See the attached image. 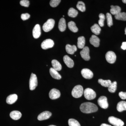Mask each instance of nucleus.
I'll return each instance as SVG.
<instances>
[{
  "label": "nucleus",
  "instance_id": "1",
  "mask_svg": "<svg viewBox=\"0 0 126 126\" xmlns=\"http://www.w3.org/2000/svg\"><path fill=\"white\" fill-rule=\"evenodd\" d=\"M80 109L82 112L89 113L96 112L98 108L94 104L88 102L82 103L80 106Z\"/></svg>",
  "mask_w": 126,
  "mask_h": 126
},
{
  "label": "nucleus",
  "instance_id": "2",
  "mask_svg": "<svg viewBox=\"0 0 126 126\" xmlns=\"http://www.w3.org/2000/svg\"><path fill=\"white\" fill-rule=\"evenodd\" d=\"M84 92L83 89L81 85H77L73 89L72 92V96L75 98L80 97Z\"/></svg>",
  "mask_w": 126,
  "mask_h": 126
},
{
  "label": "nucleus",
  "instance_id": "3",
  "mask_svg": "<svg viewBox=\"0 0 126 126\" xmlns=\"http://www.w3.org/2000/svg\"><path fill=\"white\" fill-rule=\"evenodd\" d=\"M84 96L88 100H92L95 98L96 93L94 90L90 88L85 89L83 92Z\"/></svg>",
  "mask_w": 126,
  "mask_h": 126
},
{
  "label": "nucleus",
  "instance_id": "4",
  "mask_svg": "<svg viewBox=\"0 0 126 126\" xmlns=\"http://www.w3.org/2000/svg\"><path fill=\"white\" fill-rule=\"evenodd\" d=\"M55 23L54 20L52 19H49L43 25V30L46 32L50 31L54 27Z\"/></svg>",
  "mask_w": 126,
  "mask_h": 126
},
{
  "label": "nucleus",
  "instance_id": "5",
  "mask_svg": "<svg viewBox=\"0 0 126 126\" xmlns=\"http://www.w3.org/2000/svg\"><path fill=\"white\" fill-rule=\"evenodd\" d=\"M38 79L36 75L32 73L29 81L30 90H33L35 89L38 86Z\"/></svg>",
  "mask_w": 126,
  "mask_h": 126
},
{
  "label": "nucleus",
  "instance_id": "6",
  "mask_svg": "<svg viewBox=\"0 0 126 126\" xmlns=\"http://www.w3.org/2000/svg\"><path fill=\"white\" fill-rule=\"evenodd\" d=\"M108 121L110 124L115 126H123L124 125V122L115 117L110 116L109 117Z\"/></svg>",
  "mask_w": 126,
  "mask_h": 126
},
{
  "label": "nucleus",
  "instance_id": "7",
  "mask_svg": "<svg viewBox=\"0 0 126 126\" xmlns=\"http://www.w3.org/2000/svg\"><path fill=\"white\" fill-rule=\"evenodd\" d=\"M106 60L108 63L113 64L115 63L116 59V56L115 53L112 51H109L106 55Z\"/></svg>",
  "mask_w": 126,
  "mask_h": 126
},
{
  "label": "nucleus",
  "instance_id": "8",
  "mask_svg": "<svg viewBox=\"0 0 126 126\" xmlns=\"http://www.w3.org/2000/svg\"><path fill=\"white\" fill-rule=\"evenodd\" d=\"M98 103L101 108L106 109L108 107L109 104L107 101V98L105 96L99 97L98 99Z\"/></svg>",
  "mask_w": 126,
  "mask_h": 126
},
{
  "label": "nucleus",
  "instance_id": "9",
  "mask_svg": "<svg viewBox=\"0 0 126 126\" xmlns=\"http://www.w3.org/2000/svg\"><path fill=\"white\" fill-rule=\"evenodd\" d=\"M54 45L53 41L51 39H47L41 43V47L43 49H47L52 48Z\"/></svg>",
  "mask_w": 126,
  "mask_h": 126
},
{
  "label": "nucleus",
  "instance_id": "10",
  "mask_svg": "<svg viewBox=\"0 0 126 126\" xmlns=\"http://www.w3.org/2000/svg\"><path fill=\"white\" fill-rule=\"evenodd\" d=\"M81 57L86 61H89L90 59L89 55V49L87 46L84 47L80 52Z\"/></svg>",
  "mask_w": 126,
  "mask_h": 126
},
{
  "label": "nucleus",
  "instance_id": "11",
  "mask_svg": "<svg viewBox=\"0 0 126 126\" xmlns=\"http://www.w3.org/2000/svg\"><path fill=\"white\" fill-rule=\"evenodd\" d=\"M81 73L82 77L87 79H90L93 77V72L88 69L84 68L82 69Z\"/></svg>",
  "mask_w": 126,
  "mask_h": 126
},
{
  "label": "nucleus",
  "instance_id": "12",
  "mask_svg": "<svg viewBox=\"0 0 126 126\" xmlns=\"http://www.w3.org/2000/svg\"><path fill=\"white\" fill-rule=\"evenodd\" d=\"M49 95L50 99H55L58 98L60 97L61 93L59 90L56 89L54 88L50 91Z\"/></svg>",
  "mask_w": 126,
  "mask_h": 126
},
{
  "label": "nucleus",
  "instance_id": "13",
  "mask_svg": "<svg viewBox=\"0 0 126 126\" xmlns=\"http://www.w3.org/2000/svg\"><path fill=\"white\" fill-rule=\"evenodd\" d=\"M52 113L48 111H45L38 115V119L39 121H43L49 119L52 116Z\"/></svg>",
  "mask_w": 126,
  "mask_h": 126
},
{
  "label": "nucleus",
  "instance_id": "14",
  "mask_svg": "<svg viewBox=\"0 0 126 126\" xmlns=\"http://www.w3.org/2000/svg\"><path fill=\"white\" fill-rule=\"evenodd\" d=\"M41 34L40 26L39 24L35 25L33 30V35L34 38L38 39Z\"/></svg>",
  "mask_w": 126,
  "mask_h": 126
},
{
  "label": "nucleus",
  "instance_id": "15",
  "mask_svg": "<svg viewBox=\"0 0 126 126\" xmlns=\"http://www.w3.org/2000/svg\"><path fill=\"white\" fill-rule=\"evenodd\" d=\"M90 43L94 47H98L99 46L100 39L96 35H93L90 38Z\"/></svg>",
  "mask_w": 126,
  "mask_h": 126
},
{
  "label": "nucleus",
  "instance_id": "16",
  "mask_svg": "<svg viewBox=\"0 0 126 126\" xmlns=\"http://www.w3.org/2000/svg\"><path fill=\"white\" fill-rule=\"evenodd\" d=\"M63 61L68 67L72 68L74 67V62L73 60L68 55H65L63 57Z\"/></svg>",
  "mask_w": 126,
  "mask_h": 126
},
{
  "label": "nucleus",
  "instance_id": "17",
  "mask_svg": "<svg viewBox=\"0 0 126 126\" xmlns=\"http://www.w3.org/2000/svg\"><path fill=\"white\" fill-rule=\"evenodd\" d=\"M18 99V96L16 94H12L9 95L6 98V103L8 104H13Z\"/></svg>",
  "mask_w": 126,
  "mask_h": 126
},
{
  "label": "nucleus",
  "instance_id": "18",
  "mask_svg": "<svg viewBox=\"0 0 126 126\" xmlns=\"http://www.w3.org/2000/svg\"><path fill=\"white\" fill-rule=\"evenodd\" d=\"M65 49L66 52L68 54H73L75 52L77 51V47L75 45H71L67 44L65 46Z\"/></svg>",
  "mask_w": 126,
  "mask_h": 126
},
{
  "label": "nucleus",
  "instance_id": "19",
  "mask_svg": "<svg viewBox=\"0 0 126 126\" xmlns=\"http://www.w3.org/2000/svg\"><path fill=\"white\" fill-rule=\"evenodd\" d=\"M21 116L22 114L21 113L18 111H13L10 113V117L15 120H17L20 119Z\"/></svg>",
  "mask_w": 126,
  "mask_h": 126
},
{
  "label": "nucleus",
  "instance_id": "20",
  "mask_svg": "<svg viewBox=\"0 0 126 126\" xmlns=\"http://www.w3.org/2000/svg\"><path fill=\"white\" fill-rule=\"evenodd\" d=\"M49 73L52 78L56 79H60L61 78V76L59 73L58 71H56L53 68L50 69Z\"/></svg>",
  "mask_w": 126,
  "mask_h": 126
},
{
  "label": "nucleus",
  "instance_id": "21",
  "mask_svg": "<svg viewBox=\"0 0 126 126\" xmlns=\"http://www.w3.org/2000/svg\"><path fill=\"white\" fill-rule=\"evenodd\" d=\"M58 28L60 31L63 32L65 31L66 28V22L65 19L61 18L59 21Z\"/></svg>",
  "mask_w": 126,
  "mask_h": 126
},
{
  "label": "nucleus",
  "instance_id": "22",
  "mask_svg": "<svg viewBox=\"0 0 126 126\" xmlns=\"http://www.w3.org/2000/svg\"><path fill=\"white\" fill-rule=\"evenodd\" d=\"M121 7L118 6H111L110 13L113 15H116L118 14L121 12Z\"/></svg>",
  "mask_w": 126,
  "mask_h": 126
},
{
  "label": "nucleus",
  "instance_id": "23",
  "mask_svg": "<svg viewBox=\"0 0 126 126\" xmlns=\"http://www.w3.org/2000/svg\"><path fill=\"white\" fill-rule=\"evenodd\" d=\"M117 109L118 111L120 112L126 110V102L122 101L118 103L117 106Z\"/></svg>",
  "mask_w": 126,
  "mask_h": 126
},
{
  "label": "nucleus",
  "instance_id": "24",
  "mask_svg": "<svg viewBox=\"0 0 126 126\" xmlns=\"http://www.w3.org/2000/svg\"><path fill=\"white\" fill-rule=\"evenodd\" d=\"M52 64L53 68L56 71H60L62 69V65L61 64L56 60H53L52 61Z\"/></svg>",
  "mask_w": 126,
  "mask_h": 126
},
{
  "label": "nucleus",
  "instance_id": "25",
  "mask_svg": "<svg viewBox=\"0 0 126 126\" xmlns=\"http://www.w3.org/2000/svg\"><path fill=\"white\" fill-rule=\"evenodd\" d=\"M91 30L92 32L96 35H99L101 31V29L99 26L96 24H94V25L92 26Z\"/></svg>",
  "mask_w": 126,
  "mask_h": 126
},
{
  "label": "nucleus",
  "instance_id": "26",
  "mask_svg": "<svg viewBox=\"0 0 126 126\" xmlns=\"http://www.w3.org/2000/svg\"><path fill=\"white\" fill-rule=\"evenodd\" d=\"M78 47L79 49H83L85 44V39L84 36H80L78 38Z\"/></svg>",
  "mask_w": 126,
  "mask_h": 126
},
{
  "label": "nucleus",
  "instance_id": "27",
  "mask_svg": "<svg viewBox=\"0 0 126 126\" xmlns=\"http://www.w3.org/2000/svg\"><path fill=\"white\" fill-rule=\"evenodd\" d=\"M68 27L71 31L76 33L78 31V29L74 21H71L68 23Z\"/></svg>",
  "mask_w": 126,
  "mask_h": 126
},
{
  "label": "nucleus",
  "instance_id": "28",
  "mask_svg": "<svg viewBox=\"0 0 126 126\" xmlns=\"http://www.w3.org/2000/svg\"><path fill=\"white\" fill-rule=\"evenodd\" d=\"M98 82L102 86L106 87H108L112 83L111 81L110 80H103L102 79H98Z\"/></svg>",
  "mask_w": 126,
  "mask_h": 126
},
{
  "label": "nucleus",
  "instance_id": "29",
  "mask_svg": "<svg viewBox=\"0 0 126 126\" xmlns=\"http://www.w3.org/2000/svg\"><path fill=\"white\" fill-rule=\"evenodd\" d=\"M78 12L73 8H70L68 11V15L72 18H75L78 15Z\"/></svg>",
  "mask_w": 126,
  "mask_h": 126
},
{
  "label": "nucleus",
  "instance_id": "30",
  "mask_svg": "<svg viewBox=\"0 0 126 126\" xmlns=\"http://www.w3.org/2000/svg\"><path fill=\"white\" fill-rule=\"evenodd\" d=\"M115 17L116 19L118 20L126 21V13L121 12L116 15H115Z\"/></svg>",
  "mask_w": 126,
  "mask_h": 126
},
{
  "label": "nucleus",
  "instance_id": "31",
  "mask_svg": "<svg viewBox=\"0 0 126 126\" xmlns=\"http://www.w3.org/2000/svg\"><path fill=\"white\" fill-rule=\"evenodd\" d=\"M117 83L116 81L113 82L108 87L109 91L110 93H115L117 89Z\"/></svg>",
  "mask_w": 126,
  "mask_h": 126
},
{
  "label": "nucleus",
  "instance_id": "32",
  "mask_svg": "<svg viewBox=\"0 0 126 126\" xmlns=\"http://www.w3.org/2000/svg\"><path fill=\"white\" fill-rule=\"evenodd\" d=\"M77 9L82 12H84L86 11L85 4L82 1H79L77 4Z\"/></svg>",
  "mask_w": 126,
  "mask_h": 126
},
{
  "label": "nucleus",
  "instance_id": "33",
  "mask_svg": "<svg viewBox=\"0 0 126 126\" xmlns=\"http://www.w3.org/2000/svg\"><path fill=\"white\" fill-rule=\"evenodd\" d=\"M69 126H81L77 120L74 119H70L68 121Z\"/></svg>",
  "mask_w": 126,
  "mask_h": 126
},
{
  "label": "nucleus",
  "instance_id": "34",
  "mask_svg": "<svg viewBox=\"0 0 126 126\" xmlns=\"http://www.w3.org/2000/svg\"><path fill=\"white\" fill-rule=\"evenodd\" d=\"M106 18L107 21L108 25L109 27H110L113 25V20L111 15L109 13L106 14Z\"/></svg>",
  "mask_w": 126,
  "mask_h": 126
},
{
  "label": "nucleus",
  "instance_id": "35",
  "mask_svg": "<svg viewBox=\"0 0 126 126\" xmlns=\"http://www.w3.org/2000/svg\"><path fill=\"white\" fill-rule=\"evenodd\" d=\"M99 19L98 23L99 25L101 27H103L104 25V21L105 19V16L103 14H100L99 15Z\"/></svg>",
  "mask_w": 126,
  "mask_h": 126
},
{
  "label": "nucleus",
  "instance_id": "36",
  "mask_svg": "<svg viewBox=\"0 0 126 126\" xmlns=\"http://www.w3.org/2000/svg\"><path fill=\"white\" fill-rule=\"evenodd\" d=\"M61 1L60 0H51L50 2V5L51 7H56L58 5Z\"/></svg>",
  "mask_w": 126,
  "mask_h": 126
},
{
  "label": "nucleus",
  "instance_id": "37",
  "mask_svg": "<svg viewBox=\"0 0 126 126\" xmlns=\"http://www.w3.org/2000/svg\"><path fill=\"white\" fill-rule=\"evenodd\" d=\"M20 4L22 6L25 7H28L29 6L30 1L27 0H22L20 1Z\"/></svg>",
  "mask_w": 126,
  "mask_h": 126
},
{
  "label": "nucleus",
  "instance_id": "38",
  "mask_svg": "<svg viewBox=\"0 0 126 126\" xmlns=\"http://www.w3.org/2000/svg\"><path fill=\"white\" fill-rule=\"evenodd\" d=\"M30 17V15L29 14H22L21 16V18L23 20H26L28 19Z\"/></svg>",
  "mask_w": 126,
  "mask_h": 126
},
{
  "label": "nucleus",
  "instance_id": "39",
  "mask_svg": "<svg viewBox=\"0 0 126 126\" xmlns=\"http://www.w3.org/2000/svg\"><path fill=\"white\" fill-rule=\"evenodd\" d=\"M119 96L122 99H126V92H120L119 93Z\"/></svg>",
  "mask_w": 126,
  "mask_h": 126
},
{
  "label": "nucleus",
  "instance_id": "40",
  "mask_svg": "<svg viewBox=\"0 0 126 126\" xmlns=\"http://www.w3.org/2000/svg\"><path fill=\"white\" fill-rule=\"evenodd\" d=\"M121 48L123 50H126V42H123L122 43V44Z\"/></svg>",
  "mask_w": 126,
  "mask_h": 126
},
{
  "label": "nucleus",
  "instance_id": "41",
  "mask_svg": "<svg viewBox=\"0 0 126 126\" xmlns=\"http://www.w3.org/2000/svg\"><path fill=\"white\" fill-rule=\"evenodd\" d=\"M100 126H111L110 125H108V124H105V123H103Z\"/></svg>",
  "mask_w": 126,
  "mask_h": 126
},
{
  "label": "nucleus",
  "instance_id": "42",
  "mask_svg": "<svg viewBox=\"0 0 126 126\" xmlns=\"http://www.w3.org/2000/svg\"><path fill=\"white\" fill-rule=\"evenodd\" d=\"M122 1L123 3H125V4H126V0H123Z\"/></svg>",
  "mask_w": 126,
  "mask_h": 126
},
{
  "label": "nucleus",
  "instance_id": "43",
  "mask_svg": "<svg viewBox=\"0 0 126 126\" xmlns=\"http://www.w3.org/2000/svg\"><path fill=\"white\" fill-rule=\"evenodd\" d=\"M125 34L126 35V29H125Z\"/></svg>",
  "mask_w": 126,
  "mask_h": 126
},
{
  "label": "nucleus",
  "instance_id": "44",
  "mask_svg": "<svg viewBox=\"0 0 126 126\" xmlns=\"http://www.w3.org/2000/svg\"><path fill=\"white\" fill-rule=\"evenodd\" d=\"M54 126V125H50V126Z\"/></svg>",
  "mask_w": 126,
  "mask_h": 126
}]
</instances>
